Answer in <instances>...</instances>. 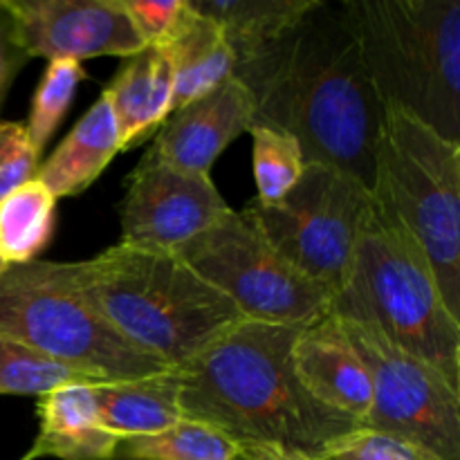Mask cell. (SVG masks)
Segmentation results:
<instances>
[{"instance_id": "obj_1", "label": "cell", "mask_w": 460, "mask_h": 460, "mask_svg": "<svg viewBox=\"0 0 460 460\" xmlns=\"http://www.w3.org/2000/svg\"><path fill=\"white\" fill-rule=\"evenodd\" d=\"M234 76L254 99L252 126L286 130L305 164L332 166L373 191L385 103L341 4L317 0L286 36L234 67Z\"/></svg>"}, {"instance_id": "obj_2", "label": "cell", "mask_w": 460, "mask_h": 460, "mask_svg": "<svg viewBox=\"0 0 460 460\" xmlns=\"http://www.w3.org/2000/svg\"><path fill=\"white\" fill-rule=\"evenodd\" d=\"M299 328L243 322L218 337L175 371L182 418L216 427L241 445H272L314 458H326L364 429L301 386L292 367Z\"/></svg>"}, {"instance_id": "obj_3", "label": "cell", "mask_w": 460, "mask_h": 460, "mask_svg": "<svg viewBox=\"0 0 460 460\" xmlns=\"http://www.w3.org/2000/svg\"><path fill=\"white\" fill-rule=\"evenodd\" d=\"M67 270L76 290L124 340L173 371L247 322L175 252L119 243Z\"/></svg>"}, {"instance_id": "obj_4", "label": "cell", "mask_w": 460, "mask_h": 460, "mask_svg": "<svg viewBox=\"0 0 460 460\" xmlns=\"http://www.w3.org/2000/svg\"><path fill=\"white\" fill-rule=\"evenodd\" d=\"M331 313L368 319L460 391V322L440 295L422 245L377 191L364 214L349 283Z\"/></svg>"}, {"instance_id": "obj_5", "label": "cell", "mask_w": 460, "mask_h": 460, "mask_svg": "<svg viewBox=\"0 0 460 460\" xmlns=\"http://www.w3.org/2000/svg\"><path fill=\"white\" fill-rule=\"evenodd\" d=\"M341 9L385 108L460 142V0H346Z\"/></svg>"}, {"instance_id": "obj_6", "label": "cell", "mask_w": 460, "mask_h": 460, "mask_svg": "<svg viewBox=\"0 0 460 460\" xmlns=\"http://www.w3.org/2000/svg\"><path fill=\"white\" fill-rule=\"evenodd\" d=\"M0 337L103 382L144 380L173 371L124 340L76 290L67 263L54 261H30L3 270Z\"/></svg>"}, {"instance_id": "obj_7", "label": "cell", "mask_w": 460, "mask_h": 460, "mask_svg": "<svg viewBox=\"0 0 460 460\" xmlns=\"http://www.w3.org/2000/svg\"><path fill=\"white\" fill-rule=\"evenodd\" d=\"M434 268L440 295L460 322V142L398 108H385L376 184Z\"/></svg>"}, {"instance_id": "obj_8", "label": "cell", "mask_w": 460, "mask_h": 460, "mask_svg": "<svg viewBox=\"0 0 460 460\" xmlns=\"http://www.w3.org/2000/svg\"><path fill=\"white\" fill-rule=\"evenodd\" d=\"M371 189L326 164H305L295 187L274 205H245L270 245L322 288L331 301L346 288Z\"/></svg>"}, {"instance_id": "obj_9", "label": "cell", "mask_w": 460, "mask_h": 460, "mask_svg": "<svg viewBox=\"0 0 460 460\" xmlns=\"http://www.w3.org/2000/svg\"><path fill=\"white\" fill-rule=\"evenodd\" d=\"M175 254L247 322L308 326L331 313V296L292 268L245 211L232 209Z\"/></svg>"}, {"instance_id": "obj_10", "label": "cell", "mask_w": 460, "mask_h": 460, "mask_svg": "<svg viewBox=\"0 0 460 460\" xmlns=\"http://www.w3.org/2000/svg\"><path fill=\"white\" fill-rule=\"evenodd\" d=\"M335 317L371 377L373 404L364 429L425 460H460V391L368 319Z\"/></svg>"}, {"instance_id": "obj_11", "label": "cell", "mask_w": 460, "mask_h": 460, "mask_svg": "<svg viewBox=\"0 0 460 460\" xmlns=\"http://www.w3.org/2000/svg\"><path fill=\"white\" fill-rule=\"evenodd\" d=\"M229 211L211 173L178 169L146 151L121 202V243L175 252Z\"/></svg>"}, {"instance_id": "obj_12", "label": "cell", "mask_w": 460, "mask_h": 460, "mask_svg": "<svg viewBox=\"0 0 460 460\" xmlns=\"http://www.w3.org/2000/svg\"><path fill=\"white\" fill-rule=\"evenodd\" d=\"M0 13L25 57L81 63L146 48L119 0H0Z\"/></svg>"}, {"instance_id": "obj_13", "label": "cell", "mask_w": 460, "mask_h": 460, "mask_svg": "<svg viewBox=\"0 0 460 460\" xmlns=\"http://www.w3.org/2000/svg\"><path fill=\"white\" fill-rule=\"evenodd\" d=\"M252 121L254 99L232 76L171 112L157 128L148 151L178 169L209 173L220 153L243 133H250Z\"/></svg>"}, {"instance_id": "obj_14", "label": "cell", "mask_w": 460, "mask_h": 460, "mask_svg": "<svg viewBox=\"0 0 460 460\" xmlns=\"http://www.w3.org/2000/svg\"><path fill=\"white\" fill-rule=\"evenodd\" d=\"M292 367L317 402L367 425L373 404L371 377L335 314L328 313L299 328L292 344Z\"/></svg>"}, {"instance_id": "obj_15", "label": "cell", "mask_w": 460, "mask_h": 460, "mask_svg": "<svg viewBox=\"0 0 460 460\" xmlns=\"http://www.w3.org/2000/svg\"><path fill=\"white\" fill-rule=\"evenodd\" d=\"M39 436L21 460H115L119 438L99 422L94 385H67L39 398Z\"/></svg>"}, {"instance_id": "obj_16", "label": "cell", "mask_w": 460, "mask_h": 460, "mask_svg": "<svg viewBox=\"0 0 460 460\" xmlns=\"http://www.w3.org/2000/svg\"><path fill=\"white\" fill-rule=\"evenodd\" d=\"M119 128L121 151L157 133L173 106V63L164 48H144L128 57L103 90Z\"/></svg>"}, {"instance_id": "obj_17", "label": "cell", "mask_w": 460, "mask_h": 460, "mask_svg": "<svg viewBox=\"0 0 460 460\" xmlns=\"http://www.w3.org/2000/svg\"><path fill=\"white\" fill-rule=\"evenodd\" d=\"M121 151L119 128L106 93L72 126L57 151L40 162L36 180L49 189L54 198H72L84 193L106 171L112 157Z\"/></svg>"}, {"instance_id": "obj_18", "label": "cell", "mask_w": 460, "mask_h": 460, "mask_svg": "<svg viewBox=\"0 0 460 460\" xmlns=\"http://www.w3.org/2000/svg\"><path fill=\"white\" fill-rule=\"evenodd\" d=\"M175 371L144 380L94 385L99 422L117 438L153 436L182 420Z\"/></svg>"}, {"instance_id": "obj_19", "label": "cell", "mask_w": 460, "mask_h": 460, "mask_svg": "<svg viewBox=\"0 0 460 460\" xmlns=\"http://www.w3.org/2000/svg\"><path fill=\"white\" fill-rule=\"evenodd\" d=\"M223 31L236 66L250 61L286 36L317 0H187Z\"/></svg>"}, {"instance_id": "obj_20", "label": "cell", "mask_w": 460, "mask_h": 460, "mask_svg": "<svg viewBox=\"0 0 460 460\" xmlns=\"http://www.w3.org/2000/svg\"><path fill=\"white\" fill-rule=\"evenodd\" d=\"M164 49L173 63L171 112L234 76V67H236L234 49L229 48L218 25L200 13H196L182 34Z\"/></svg>"}, {"instance_id": "obj_21", "label": "cell", "mask_w": 460, "mask_h": 460, "mask_svg": "<svg viewBox=\"0 0 460 460\" xmlns=\"http://www.w3.org/2000/svg\"><path fill=\"white\" fill-rule=\"evenodd\" d=\"M57 198L39 180L0 200V261L4 265H21L36 261V256L52 241Z\"/></svg>"}, {"instance_id": "obj_22", "label": "cell", "mask_w": 460, "mask_h": 460, "mask_svg": "<svg viewBox=\"0 0 460 460\" xmlns=\"http://www.w3.org/2000/svg\"><path fill=\"white\" fill-rule=\"evenodd\" d=\"M241 443L205 422L182 418L153 436L121 438L115 460H238Z\"/></svg>"}, {"instance_id": "obj_23", "label": "cell", "mask_w": 460, "mask_h": 460, "mask_svg": "<svg viewBox=\"0 0 460 460\" xmlns=\"http://www.w3.org/2000/svg\"><path fill=\"white\" fill-rule=\"evenodd\" d=\"M99 377L66 367L21 341L0 337V395H45L67 385H99Z\"/></svg>"}, {"instance_id": "obj_24", "label": "cell", "mask_w": 460, "mask_h": 460, "mask_svg": "<svg viewBox=\"0 0 460 460\" xmlns=\"http://www.w3.org/2000/svg\"><path fill=\"white\" fill-rule=\"evenodd\" d=\"M254 142V178L263 205H274L296 184L305 169L301 144L290 133L272 126L254 124L250 128Z\"/></svg>"}, {"instance_id": "obj_25", "label": "cell", "mask_w": 460, "mask_h": 460, "mask_svg": "<svg viewBox=\"0 0 460 460\" xmlns=\"http://www.w3.org/2000/svg\"><path fill=\"white\" fill-rule=\"evenodd\" d=\"M84 76L85 72L81 63L70 61V58H52V61H48V67H45L39 85H36L30 119L25 124L31 146L39 155L43 153L45 144L49 142L57 126L66 117L76 85Z\"/></svg>"}, {"instance_id": "obj_26", "label": "cell", "mask_w": 460, "mask_h": 460, "mask_svg": "<svg viewBox=\"0 0 460 460\" xmlns=\"http://www.w3.org/2000/svg\"><path fill=\"white\" fill-rule=\"evenodd\" d=\"M146 48H169L196 12L187 0H119Z\"/></svg>"}, {"instance_id": "obj_27", "label": "cell", "mask_w": 460, "mask_h": 460, "mask_svg": "<svg viewBox=\"0 0 460 460\" xmlns=\"http://www.w3.org/2000/svg\"><path fill=\"white\" fill-rule=\"evenodd\" d=\"M40 155L34 151L21 121L0 119V200L36 178Z\"/></svg>"}, {"instance_id": "obj_28", "label": "cell", "mask_w": 460, "mask_h": 460, "mask_svg": "<svg viewBox=\"0 0 460 460\" xmlns=\"http://www.w3.org/2000/svg\"><path fill=\"white\" fill-rule=\"evenodd\" d=\"M326 460H425L411 449L368 429L355 431L326 454Z\"/></svg>"}, {"instance_id": "obj_29", "label": "cell", "mask_w": 460, "mask_h": 460, "mask_svg": "<svg viewBox=\"0 0 460 460\" xmlns=\"http://www.w3.org/2000/svg\"><path fill=\"white\" fill-rule=\"evenodd\" d=\"M25 54L12 43V39H9V27L3 18V21H0V103H3L9 85H12L13 76H16V72L21 70L22 63H25Z\"/></svg>"}, {"instance_id": "obj_30", "label": "cell", "mask_w": 460, "mask_h": 460, "mask_svg": "<svg viewBox=\"0 0 460 460\" xmlns=\"http://www.w3.org/2000/svg\"><path fill=\"white\" fill-rule=\"evenodd\" d=\"M238 460H326V458H314V456H308V454L272 447V445H241Z\"/></svg>"}, {"instance_id": "obj_31", "label": "cell", "mask_w": 460, "mask_h": 460, "mask_svg": "<svg viewBox=\"0 0 460 460\" xmlns=\"http://www.w3.org/2000/svg\"><path fill=\"white\" fill-rule=\"evenodd\" d=\"M4 268H7V265H4L3 261H0V274H3V270H4Z\"/></svg>"}]
</instances>
